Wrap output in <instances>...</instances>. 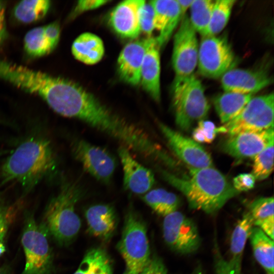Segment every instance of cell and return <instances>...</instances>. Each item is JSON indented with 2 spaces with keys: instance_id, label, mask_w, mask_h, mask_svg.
<instances>
[{
  "instance_id": "cell-1",
  "label": "cell",
  "mask_w": 274,
  "mask_h": 274,
  "mask_svg": "<svg viewBox=\"0 0 274 274\" xmlns=\"http://www.w3.org/2000/svg\"><path fill=\"white\" fill-rule=\"evenodd\" d=\"M189 176L179 177L164 169L160 172L167 182L186 197L189 207L212 214L237 195L228 179L213 167H189Z\"/></svg>"
},
{
  "instance_id": "cell-2",
  "label": "cell",
  "mask_w": 274,
  "mask_h": 274,
  "mask_svg": "<svg viewBox=\"0 0 274 274\" xmlns=\"http://www.w3.org/2000/svg\"><path fill=\"white\" fill-rule=\"evenodd\" d=\"M56 167V159L50 142L32 138L20 144L3 164L2 183L16 182L29 191Z\"/></svg>"
},
{
  "instance_id": "cell-3",
  "label": "cell",
  "mask_w": 274,
  "mask_h": 274,
  "mask_svg": "<svg viewBox=\"0 0 274 274\" xmlns=\"http://www.w3.org/2000/svg\"><path fill=\"white\" fill-rule=\"evenodd\" d=\"M83 195L79 184L63 181L59 192L47 207L43 224L49 234L60 245L71 243L80 229L81 220L75 207Z\"/></svg>"
},
{
  "instance_id": "cell-4",
  "label": "cell",
  "mask_w": 274,
  "mask_h": 274,
  "mask_svg": "<svg viewBox=\"0 0 274 274\" xmlns=\"http://www.w3.org/2000/svg\"><path fill=\"white\" fill-rule=\"evenodd\" d=\"M172 103L177 126L188 130L195 121L203 120L208 115L210 105L204 87L195 74L180 79H174Z\"/></svg>"
},
{
  "instance_id": "cell-5",
  "label": "cell",
  "mask_w": 274,
  "mask_h": 274,
  "mask_svg": "<svg viewBox=\"0 0 274 274\" xmlns=\"http://www.w3.org/2000/svg\"><path fill=\"white\" fill-rule=\"evenodd\" d=\"M45 225L38 223L28 215L25 220L21 244L25 257L21 274H50L53 266V254Z\"/></svg>"
},
{
  "instance_id": "cell-6",
  "label": "cell",
  "mask_w": 274,
  "mask_h": 274,
  "mask_svg": "<svg viewBox=\"0 0 274 274\" xmlns=\"http://www.w3.org/2000/svg\"><path fill=\"white\" fill-rule=\"evenodd\" d=\"M118 248L130 274H138L150 257L146 225L132 209L126 214Z\"/></svg>"
},
{
  "instance_id": "cell-7",
  "label": "cell",
  "mask_w": 274,
  "mask_h": 274,
  "mask_svg": "<svg viewBox=\"0 0 274 274\" xmlns=\"http://www.w3.org/2000/svg\"><path fill=\"white\" fill-rule=\"evenodd\" d=\"M235 57L225 36L202 37L199 44L197 67L199 74L212 79L221 78L234 68Z\"/></svg>"
},
{
  "instance_id": "cell-8",
  "label": "cell",
  "mask_w": 274,
  "mask_h": 274,
  "mask_svg": "<svg viewBox=\"0 0 274 274\" xmlns=\"http://www.w3.org/2000/svg\"><path fill=\"white\" fill-rule=\"evenodd\" d=\"M273 93L254 96L236 117L224 124L226 133L232 135L273 128Z\"/></svg>"
},
{
  "instance_id": "cell-9",
  "label": "cell",
  "mask_w": 274,
  "mask_h": 274,
  "mask_svg": "<svg viewBox=\"0 0 274 274\" xmlns=\"http://www.w3.org/2000/svg\"><path fill=\"white\" fill-rule=\"evenodd\" d=\"M198 46L196 32L185 14L174 37L172 64L175 74L174 79H183L194 74L197 65Z\"/></svg>"
},
{
  "instance_id": "cell-10",
  "label": "cell",
  "mask_w": 274,
  "mask_h": 274,
  "mask_svg": "<svg viewBox=\"0 0 274 274\" xmlns=\"http://www.w3.org/2000/svg\"><path fill=\"white\" fill-rule=\"evenodd\" d=\"M162 230L165 242L178 253L192 254L200 246L201 239L196 224L178 211L164 217Z\"/></svg>"
},
{
  "instance_id": "cell-11",
  "label": "cell",
  "mask_w": 274,
  "mask_h": 274,
  "mask_svg": "<svg viewBox=\"0 0 274 274\" xmlns=\"http://www.w3.org/2000/svg\"><path fill=\"white\" fill-rule=\"evenodd\" d=\"M72 152L76 159L89 174L101 183H110L117 161L109 151L80 139L74 142Z\"/></svg>"
},
{
  "instance_id": "cell-12",
  "label": "cell",
  "mask_w": 274,
  "mask_h": 274,
  "mask_svg": "<svg viewBox=\"0 0 274 274\" xmlns=\"http://www.w3.org/2000/svg\"><path fill=\"white\" fill-rule=\"evenodd\" d=\"M158 126L169 148L188 166L193 168L213 167L210 154L198 143L159 122Z\"/></svg>"
},
{
  "instance_id": "cell-13",
  "label": "cell",
  "mask_w": 274,
  "mask_h": 274,
  "mask_svg": "<svg viewBox=\"0 0 274 274\" xmlns=\"http://www.w3.org/2000/svg\"><path fill=\"white\" fill-rule=\"evenodd\" d=\"M273 140V127L229 135L222 144L225 153L237 159L254 158Z\"/></svg>"
},
{
  "instance_id": "cell-14",
  "label": "cell",
  "mask_w": 274,
  "mask_h": 274,
  "mask_svg": "<svg viewBox=\"0 0 274 274\" xmlns=\"http://www.w3.org/2000/svg\"><path fill=\"white\" fill-rule=\"evenodd\" d=\"M220 78L221 86L224 91L253 95L273 82L268 73L261 69L232 68Z\"/></svg>"
},
{
  "instance_id": "cell-15",
  "label": "cell",
  "mask_w": 274,
  "mask_h": 274,
  "mask_svg": "<svg viewBox=\"0 0 274 274\" xmlns=\"http://www.w3.org/2000/svg\"><path fill=\"white\" fill-rule=\"evenodd\" d=\"M117 152L123 169L124 188L140 195L150 191L155 182L152 172L135 159L126 147L120 146Z\"/></svg>"
},
{
  "instance_id": "cell-16",
  "label": "cell",
  "mask_w": 274,
  "mask_h": 274,
  "mask_svg": "<svg viewBox=\"0 0 274 274\" xmlns=\"http://www.w3.org/2000/svg\"><path fill=\"white\" fill-rule=\"evenodd\" d=\"M144 0H126L119 3L111 11L109 23L121 37L134 39L141 32L139 15Z\"/></svg>"
},
{
  "instance_id": "cell-17",
  "label": "cell",
  "mask_w": 274,
  "mask_h": 274,
  "mask_svg": "<svg viewBox=\"0 0 274 274\" xmlns=\"http://www.w3.org/2000/svg\"><path fill=\"white\" fill-rule=\"evenodd\" d=\"M150 38L131 42L120 52L117 60V71L120 79L132 86L140 84L143 58Z\"/></svg>"
},
{
  "instance_id": "cell-18",
  "label": "cell",
  "mask_w": 274,
  "mask_h": 274,
  "mask_svg": "<svg viewBox=\"0 0 274 274\" xmlns=\"http://www.w3.org/2000/svg\"><path fill=\"white\" fill-rule=\"evenodd\" d=\"M160 48L154 37L150 38L141 70L140 84L156 102L160 100Z\"/></svg>"
},
{
  "instance_id": "cell-19",
  "label": "cell",
  "mask_w": 274,
  "mask_h": 274,
  "mask_svg": "<svg viewBox=\"0 0 274 274\" xmlns=\"http://www.w3.org/2000/svg\"><path fill=\"white\" fill-rule=\"evenodd\" d=\"M88 230L93 235L107 239L114 232L117 218L114 207L109 204L91 206L85 211Z\"/></svg>"
},
{
  "instance_id": "cell-20",
  "label": "cell",
  "mask_w": 274,
  "mask_h": 274,
  "mask_svg": "<svg viewBox=\"0 0 274 274\" xmlns=\"http://www.w3.org/2000/svg\"><path fill=\"white\" fill-rule=\"evenodd\" d=\"M72 52L78 60L86 64H94L104 55V43L97 36L90 32L83 33L74 41Z\"/></svg>"
},
{
  "instance_id": "cell-21",
  "label": "cell",
  "mask_w": 274,
  "mask_h": 274,
  "mask_svg": "<svg viewBox=\"0 0 274 274\" xmlns=\"http://www.w3.org/2000/svg\"><path fill=\"white\" fill-rule=\"evenodd\" d=\"M253 96V94L225 91L217 96L214 105L221 122L225 124L234 119Z\"/></svg>"
},
{
  "instance_id": "cell-22",
  "label": "cell",
  "mask_w": 274,
  "mask_h": 274,
  "mask_svg": "<svg viewBox=\"0 0 274 274\" xmlns=\"http://www.w3.org/2000/svg\"><path fill=\"white\" fill-rule=\"evenodd\" d=\"M273 197H261L254 200L248 211L251 215L255 226L259 228L273 240L274 214Z\"/></svg>"
},
{
  "instance_id": "cell-23",
  "label": "cell",
  "mask_w": 274,
  "mask_h": 274,
  "mask_svg": "<svg viewBox=\"0 0 274 274\" xmlns=\"http://www.w3.org/2000/svg\"><path fill=\"white\" fill-rule=\"evenodd\" d=\"M254 256L266 274H274L273 240L254 226L249 238Z\"/></svg>"
},
{
  "instance_id": "cell-24",
  "label": "cell",
  "mask_w": 274,
  "mask_h": 274,
  "mask_svg": "<svg viewBox=\"0 0 274 274\" xmlns=\"http://www.w3.org/2000/svg\"><path fill=\"white\" fill-rule=\"evenodd\" d=\"M51 6L49 0H24L18 3L13 9L14 18L19 22L31 23L44 18Z\"/></svg>"
},
{
  "instance_id": "cell-25",
  "label": "cell",
  "mask_w": 274,
  "mask_h": 274,
  "mask_svg": "<svg viewBox=\"0 0 274 274\" xmlns=\"http://www.w3.org/2000/svg\"><path fill=\"white\" fill-rule=\"evenodd\" d=\"M142 199L156 213L164 217L177 211L180 199L174 193L162 188L149 191Z\"/></svg>"
},
{
  "instance_id": "cell-26",
  "label": "cell",
  "mask_w": 274,
  "mask_h": 274,
  "mask_svg": "<svg viewBox=\"0 0 274 274\" xmlns=\"http://www.w3.org/2000/svg\"><path fill=\"white\" fill-rule=\"evenodd\" d=\"M112 272L107 253L101 248H93L85 255L74 274H108Z\"/></svg>"
},
{
  "instance_id": "cell-27",
  "label": "cell",
  "mask_w": 274,
  "mask_h": 274,
  "mask_svg": "<svg viewBox=\"0 0 274 274\" xmlns=\"http://www.w3.org/2000/svg\"><path fill=\"white\" fill-rule=\"evenodd\" d=\"M254 226V220L247 211L238 221L232 231L230 244L231 258H242L246 244Z\"/></svg>"
},
{
  "instance_id": "cell-28",
  "label": "cell",
  "mask_w": 274,
  "mask_h": 274,
  "mask_svg": "<svg viewBox=\"0 0 274 274\" xmlns=\"http://www.w3.org/2000/svg\"><path fill=\"white\" fill-rule=\"evenodd\" d=\"M214 3L213 0H193L190 6V23L202 37L207 36Z\"/></svg>"
},
{
  "instance_id": "cell-29",
  "label": "cell",
  "mask_w": 274,
  "mask_h": 274,
  "mask_svg": "<svg viewBox=\"0 0 274 274\" xmlns=\"http://www.w3.org/2000/svg\"><path fill=\"white\" fill-rule=\"evenodd\" d=\"M24 49L27 55L32 58L45 56L53 50L45 36L44 26L33 28L26 33Z\"/></svg>"
},
{
  "instance_id": "cell-30",
  "label": "cell",
  "mask_w": 274,
  "mask_h": 274,
  "mask_svg": "<svg viewBox=\"0 0 274 274\" xmlns=\"http://www.w3.org/2000/svg\"><path fill=\"white\" fill-rule=\"evenodd\" d=\"M235 0L215 1L206 36H215L226 26Z\"/></svg>"
},
{
  "instance_id": "cell-31",
  "label": "cell",
  "mask_w": 274,
  "mask_h": 274,
  "mask_svg": "<svg viewBox=\"0 0 274 274\" xmlns=\"http://www.w3.org/2000/svg\"><path fill=\"white\" fill-rule=\"evenodd\" d=\"M273 140L254 158L252 174L256 180L266 179L273 169Z\"/></svg>"
},
{
  "instance_id": "cell-32",
  "label": "cell",
  "mask_w": 274,
  "mask_h": 274,
  "mask_svg": "<svg viewBox=\"0 0 274 274\" xmlns=\"http://www.w3.org/2000/svg\"><path fill=\"white\" fill-rule=\"evenodd\" d=\"M182 16L177 0H170L168 14L165 24L156 38L160 49L163 48L179 24Z\"/></svg>"
},
{
  "instance_id": "cell-33",
  "label": "cell",
  "mask_w": 274,
  "mask_h": 274,
  "mask_svg": "<svg viewBox=\"0 0 274 274\" xmlns=\"http://www.w3.org/2000/svg\"><path fill=\"white\" fill-rule=\"evenodd\" d=\"M214 269L215 274H243L242 258H230L227 260L221 253L217 243L214 246Z\"/></svg>"
},
{
  "instance_id": "cell-34",
  "label": "cell",
  "mask_w": 274,
  "mask_h": 274,
  "mask_svg": "<svg viewBox=\"0 0 274 274\" xmlns=\"http://www.w3.org/2000/svg\"><path fill=\"white\" fill-rule=\"evenodd\" d=\"M218 133H226L223 126L217 128L212 121L201 120L198 121V126L193 131L192 138L198 143H210Z\"/></svg>"
},
{
  "instance_id": "cell-35",
  "label": "cell",
  "mask_w": 274,
  "mask_h": 274,
  "mask_svg": "<svg viewBox=\"0 0 274 274\" xmlns=\"http://www.w3.org/2000/svg\"><path fill=\"white\" fill-rule=\"evenodd\" d=\"M154 9L150 1L145 2L140 10L139 15L140 26L141 32L147 36L152 37L154 29L153 25Z\"/></svg>"
},
{
  "instance_id": "cell-36",
  "label": "cell",
  "mask_w": 274,
  "mask_h": 274,
  "mask_svg": "<svg viewBox=\"0 0 274 274\" xmlns=\"http://www.w3.org/2000/svg\"><path fill=\"white\" fill-rule=\"evenodd\" d=\"M154 9L153 25L154 29L160 31L166 22L169 10L170 0L150 1Z\"/></svg>"
},
{
  "instance_id": "cell-37",
  "label": "cell",
  "mask_w": 274,
  "mask_h": 274,
  "mask_svg": "<svg viewBox=\"0 0 274 274\" xmlns=\"http://www.w3.org/2000/svg\"><path fill=\"white\" fill-rule=\"evenodd\" d=\"M110 2L106 0L79 1L70 14L68 19L72 20L83 12L97 9Z\"/></svg>"
},
{
  "instance_id": "cell-38",
  "label": "cell",
  "mask_w": 274,
  "mask_h": 274,
  "mask_svg": "<svg viewBox=\"0 0 274 274\" xmlns=\"http://www.w3.org/2000/svg\"><path fill=\"white\" fill-rule=\"evenodd\" d=\"M255 177L250 173L238 175L233 179V187L237 192L247 191L254 188L255 184Z\"/></svg>"
},
{
  "instance_id": "cell-39",
  "label": "cell",
  "mask_w": 274,
  "mask_h": 274,
  "mask_svg": "<svg viewBox=\"0 0 274 274\" xmlns=\"http://www.w3.org/2000/svg\"><path fill=\"white\" fill-rule=\"evenodd\" d=\"M138 274H167V269L160 258L153 256L150 257Z\"/></svg>"
},
{
  "instance_id": "cell-40",
  "label": "cell",
  "mask_w": 274,
  "mask_h": 274,
  "mask_svg": "<svg viewBox=\"0 0 274 274\" xmlns=\"http://www.w3.org/2000/svg\"><path fill=\"white\" fill-rule=\"evenodd\" d=\"M43 26L46 40L54 50L57 46L60 39V24L58 21H54Z\"/></svg>"
},
{
  "instance_id": "cell-41",
  "label": "cell",
  "mask_w": 274,
  "mask_h": 274,
  "mask_svg": "<svg viewBox=\"0 0 274 274\" xmlns=\"http://www.w3.org/2000/svg\"><path fill=\"white\" fill-rule=\"evenodd\" d=\"M8 219L6 212L0 204V257L6 251L5 242L8 226Z\"/></svg>"
},
{
  "instance_id": "cell-42",
  "label": "cell",
  "mask_w": 274,
  "mask_h": 274,
  "mask_svg": "<svg viewBox=\"0 0 274 274\" xmlns=\"http://www.w3.org/2000/svg\"><path fill=\"white\" fill-rule=\"evenodd\" d=\"M6 2L0 1V45L5 40L7 36V28L5 19Z\"/></svg>"
},
{
  "instance_id": "cell-43",
  "label": "cell",
  "mask_w": 274,
  "mask_h": 274,
  "mask_svg": "<svg viewBox=\"0 0 274 274\" xmlns=\"http://www.w3.org/2000/svg\"><path fill=\"white\" fill-rule=\"evenodd\" d=\"M178 3L182 17L185 15L187 10L190 8L193 0H177Z\"/></svg>"
},
{
  "instance_id": "cell-44",
  "label": "cell",
  "mask_w": 274,
  "mask_h": 274,
  "mask_svg": "<svg viewBox=\"0 0 274 274\" xmlns=\"http://www.w3.org/2000/svg\"><path fill=\"white\" fill-rule=\"evenodd\" d=\"M0 274H11L10 272L6 268L0 269Z\"/></svg>"
},
{
  "instance_id": "cell-45",
  "label": "cell",
  "mask_w": 274,
  "mask_h": 274,
  "mask_svg": "<svg viewBox=\"0 0 274 274\" xmlns=\"http://www.w3.org/2000/svg\"><path fill=\"white\" fill-rule=\"evenodd\" d=\"M191 274H202L201 272H196Z\"/></svg>"
},
{
  "instance_id": "cell-46",
  "label": "cell",
  "mask_w": 274,
  "mask_h": 274,
  "mask_svg": "<svg viewBox=\"0 0 274 274\" xmlns=\"http://www.w3.org/2000/svg\"><path fill=\"white\" fill-rule=\"evenodd\" d=\"M123 274H130L129 273H128L126 270L124 272Z\"/></svg>"
},
{
  "instance_id": "cell-47",
  "label": "cell",
  "mask_w": 274,
  "mask_h": 274,
  "mask_svg": "<svg viewBox=\"0 0 274 274\" xmlns=\"http://www.w3.org/2000/svg\"><path fill=\"white\" fill-rule=\"evenodd\" d=\"M2 154H3V151H0V155H1Z\"/></svg>"
},
{
  "instance_id": "cell-48",
  "label": "cell",
  "mask_w": 274,
  "mask_h": 274,
  "mask_svg": "<svg viewBox=\"0 0 274 274\" xmlns=\"http://www.w3.org/2000/svg\"><path fill=\"white\" fill-rule=\"evenodd\" d=\"M108 274H112V272H110V273H108Z\"/></svg>"
}]
</instances>
